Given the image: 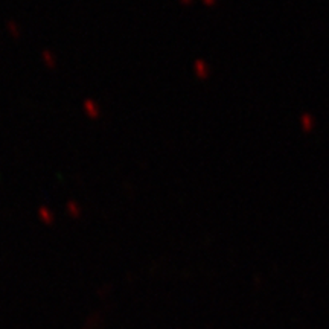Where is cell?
<instances>
[{"label": "cell", "instance_id": "1", "mask_svg": "<svg viewBox=\"0 0 329 329\" xmlns=\"http://www.w3.org/2000/svg\"><path fill=\"white\" fill-rule=\"evenodd\" d=\"M84 108H86V113L90 116V118H98L99 116V107L95 104L93 101H86L84 102Z\"/></svg>", "mask_w": 329, "mask_h": 329}, {"label": "cell", "instance_id": "2", "mask_svg": "<svg viewBox=\"0 0 329 329\" xmlns=\"http://www.w3.org/2000/svg\"><path fill=\"white\" fill-rule=\"evenodd\" d=\"M43 60H44V64H46L48 67H55V58H53V55L49 52V51H44L43 52Z\"/></svg>", "mask_w": 329, "mask_h": 329}, {"label": "cell", "instance_id": "3", "mask_svg": "<svg viewBox=\"0 0 329 329\" xmlns=\"http://www.w3.org/2000/svg\"><path fill=\"white\" fill-rule=\"evenodd\" d=\"M40 217L43 218V221H44V223H52V218H53V217H52V213H51V212H48V210L44 209V208H41V209H40Z\"/></svg>", "mask_w": 329, "mask_h": 329}, {"label": "cell", "instance_id": "4", "mask_svg": "<svg viewBox=\"0 0 329 329\" xmlns=\"http://www.w3.org/2000/svg\"><path fill=\"white\" fill-rule=\"evenodd\" d=\"M67 210H69L72 215H75V217H78L79 215V208L76 203H69V206H67Z\"/></svg>", "mask_w": 329, "mask_h": 329}, {"label": "cell", "instance_id": "5", "mask_svg": "<svg viewBox=\"0 0 329 329\" xmlns=\"http://www.w3.org/2000/svg\"><path fill=\"white\" fill-rule=\"evenodd\" d=\"M8 28H9L11 32H14V37H18V31H17V28H16V23H9Z\"/></svg>", "mask_w": 329, "mask_h": 329}]
</instances>
